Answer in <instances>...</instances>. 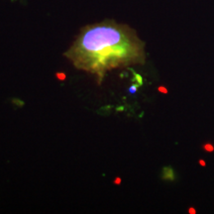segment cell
<instances>
[{
    "instance_id": "7",
    "label": "cell",
    "mask_w": 214,
    "mask_h": 214,
    "mask_svg": "<svg viewBox=\"0 0 214 214\" xmlns=\"http://www.w3.org/2000/svg\"><path fill=\"white\" fill-rule=\"evenodd\" d=\"M198 163H199V165H200L201 167H206V163H205V160H204L200 159L198 160Z\"/></svg>"
},
{
    "instance_id": "2",
    "label": "cell",
    "mask_w": 214,
    "mask_h": 214,
    "mask_svg": "<svg viewBox=\"0 0 214 214\" xmlns=\"http://www.w3.org/2000/svg\"><path fill=\"white\" fill-rule=\"evenodd\" d=\"M162 178L165 181H173L174 178H176V174H174L173 169L171 167H165L163 169Z\"/></svg>"
},
{
    "instance_id": "9",
    "label": "cell",
    "mask_w": 214,
    "mask_h": 214,
    "mask_svg": "<svg viewBox=\"0 0 214 214\" xmlns=\"http://www.w3.org/2000/svg\"><path fill=\"white\" fill-rule=\"evenodd\" d=\"M114 183H116V184H120V183H121V178H116V179L114 181Z\"/></svg>"
},
{
    "instance_id": "8",
    "label": "cell",
    "mask_w": 214,
    "mask_h": 214,
    "mask_svg": "<svg viewBox=\"0 0 214 214\" xmlns=\"http://www.w3.org/2000/svg\"><path fill=\"white\" fill-rule=\"evenodd\" d=\"M188 213L189 214H195L196 211H195V209H194L193 207H189L188 208Z\"/></svg>"
},
{
    "instance_id": "6",
    "label": "cell",
    "mask_w": 214,
    "mask_h": 214,
    "mask_svg": "<svg viewBox=\"0 0 214 214\" xmlns=\"http://www.w3.org/2000/svg\"><path fill=\"white\" fill-rule=\"evenodd\" d=\"M137 85H133V86H131L130 87V92H131V93H135V92H136V90H137Z\"/></svg>"
},
{
    "instance_id": "5",
    "label": "cell",
    "mask_w": 214,
    "mask_h": 214,
    "mask_svg": "<svg viewBox=\"0 0 214 214\" xmlns=\"http://www.w3.org/2000/svg\"><path fill=\"white\" fill-rule=\"evenodd\" d=\"M57 77L59 79H66V76L65 74H62H62H61V72H58V74H57Z\"/></svg>"
},
{
    "instance_id": "1",
    "label": "cell",
    "mask_w": 214,
    "mask_h": 214,
    "mask_svg": "<svg viewBox=\"0 0 214 214\" xmlns=\"http://www.w3.org/2000/svg\"><path fill=\"white\" fill-rule=\"evenodd\" d=\"M144 47L134 29L106 19L82 27L64 56L77 70L94 75L101 84L107 71L144 64Z\"/></svg>"
},
{
    "instance_id": "4",
    "label": "cell",
    "mask_w": 214,
    "mask_h": 214,
    "mask_svg": "<svg viewBox=\"0 0 214 214\" xmlns=\"http://www.w3.org/2000/svg\"><path fill=\"white\" fill-rule=\"evenodd\" d=\"M158 90L160 92V93H168V89L166 88V87H164V86H159Z\"/></svg>"
},
{
    "instance_id": "3",
    "label": "cell",
    "mask_w": 214,
    "mask_h": 214,
    "mask_svg": "<svg viewBox=\"0 0 214 214\" xmlns=\"http://www.w3.org/2000/svg\"><path fill=\"white\" fill-rule=\"evenodd\" d=\"M203 150L205 151V152L212 153V152H214V146L210 143H206V144L203 145Z\"/></svg>"
}]
</instances>
